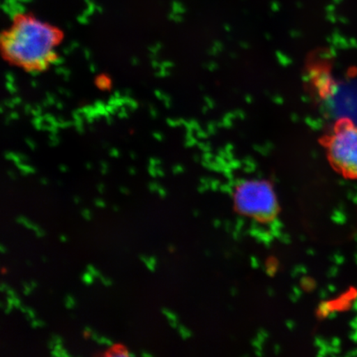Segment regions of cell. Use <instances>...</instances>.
I'll return each mask as SVG.
<instances>
[{
    "label": "cell",
    "instance_id": "6da1fadb",
    "mask_svg": "<svg viewBox=\"0 0 357 357\" xmlns=\"http://www.w3.org/2000/svg\"><path fill=\"white\" fill-rule=\"evenodd\" d=\"M60 38L61 33L54 26L19 13L2 39L8 59L33 70H43L49 62L55 61L54 47Z\"/></svg>",
    "mask_w": 357,
    "mask_h": 357
},
{
    "label": "cell",
    "instance_id": "7a4b0ae2",
    "mask_svg": "<svg viewBox=\"0 0 357 357\" xmlns=\"http://www.w3.org/2000/svg\"><path fill=\"white\" fill-rule=\"evenodd\" d=\"M319 144L334 172L347 180L357 181V123L354 120H335Z\"/></svg>",
    "mask_w": 357,
    "mask_h": 357
},
{
    "label": "cell",
    "instance_id": "3957f363",
    "mask_svg": "<svg viewBox=\"0 0 357 357\" xmlns=\"http://www.w3.org/2000/svg\"><path fill=\"white\" fill-rule=\"evenodd\" d=\"M235 211L259 223H271L278 218L280 204L273 184L266 178H245L234 186Z\"/></svg>",
    "mask_w": 357,
    "mask_h": 357
},
{
    "label": "cell",
    "instance_id": "277c9868",
    "mask_svg": "<svg viewBox=\"0 0 357 357\" xmlns=\"http://www.w3.org/2000/svg\"><path fill=\"white\" fill-rule=\"evenodd\" d=\"M93 276L91 272H89L88 271L86 272H84V273L82 275V281L84 284L86 285L91 284L93 282Z\"/></svg>",
    "mask_w": 357,
    "mask_h": 357
},
{
    "label": "cell",
    "instance_id": "5b68a950",
    "mask_svg": "<svg viewBox=\"0 0 357 357\" xmlns=\"http://www.w3.org/2000/svg\"><path fill=\"white\" fill-rule=\"evenodd\" d=\"M87 271L89 272H91V273L95 276V278H100L102 275L100 272L99 271H97L95 267H93L92 265H88L87 266Z\"/></svg>",
    "mask_w": 357,
    "mask_h": 357
},
{
    "label": "cell",
    "instance_id": "8992f818",
    "mask_svg": "<svg viewBox=\"0 0 357 357\" xmlns=\"http://www.w3.org/2000/svg\"><path fill=\"white\" fill-rule=\"evenodd\" d=\"M82 216L84 217V220L87 221L91 220V212L88 208H84L82 211Z\"/></svg>",
    "mask_w": 357,
    "mask_h": 357
},
{
    "label": "cell",
    "instance_id": "52a82bcc",
    "mask_svg": "<svg viewBox=\"0 0 357 357\" xmlns=\"http://www.w3.org/2000/svg\"><path fill=\"white\" fill-rule=\"evenodd\" d=\"M22 285H24V294H25V296H29V294L31 293H32V290L33 289L32 287H31L30 284L24 282V281H22Z\"/></svg>",
    "mask_w": 357,
    "mask_h": 357
},
{
    "label": "cell",
    "instance_id": "ba28073f",
    "mask_svg": "<svg viewBox=\"0 0 357 357\" xmlns=\"http://www.w3.org/2000/svg\"><path fill=\"white\" fill-rule=\"evenodd\" d=\"M128 352L127 351H117L113 352L111 354L112 356H118V357H127L128 356Z\"/></svg>",
    "mask_w": 357,
    "mask_h": 357
},
{
    "label": "cell",
    "instance_id": "9c48e42d",
    "mask_svg": "<svg viewBox=\"0 0 357 357\" xmlns=\"http://www.w3.org/2000/svg\"><path fill=\"white\" fill-rule=\"evenodd\" d=\"M52 339L55 342L56 344H62L63 343V339L61 337L58 336L56 334H52Z\"/></svg>",
    "mask_w": 357,
    "mask_h": 357
},
{
    "label": "cell",
    "instance_id": "30bf717a",
    "mask_svg": "<svg viewBox=\"0 0 357 357\" xmlns=\"http://www.w3.org/2000/svg\"><path fill=\"white\" fill-rule=\"evenodd\" d=\"M100 279L102 281V283L105 285V287H111L112 284H113V282H112V280L109 278H105L104 276L101 275Z\"/></svg>",
    "mask_w": 357,
    "mask_h": 357
},
{
    "label": "cell",
    "instance_id": "8fae6325",
    "mask_svg": "<svg viewBox=\"0 0 357 357\" xmlns=\"http://www.w3.org/2000/svg\"><path fill=\"white\" fill-rule=\"evenodd\" d=\"M99 86L102 88H106L109 86V82L108 79H106L105 78H100Z\"/></svg>",
    "mask_w": 357,
    "mask_h": 357
},
{
    "label": "cell",
    "instance_id": "7c38bea8",
    "mask_svg": "<svg viewBox=\"0 0 357 357\" xmlns=\"http://www.w3.org/2000/svg\"><path fill=\"white\" fill-rule=\"evenodd\" d=\"M95 204H96V206H97V207H100V208H105L106 207L105 203L104 202V201H102L100 199H96L95 200Z\"/></svg>",
    "mask_w": 357,
    "mask_h": 357
},
{
    "label": "cell",
    "instance_id": "4fadbf2b",
    "mask_svg": "<svg viewBox=\"0 0 357 357\" xmlns=\"http://www.w3.org/2000/svg\"><path fill=\"white\" fill-rule=\"evenodd\" d=\"M34 223L33 222H31L28 218H26L25 221L24 222V223H22V225H24L26 229H33V226Z\"/></svg>",
    "mask_w": 357,
    "mask_h": 357
},
{
    "label": "cell",
    "instance_id": "5bb4252c",
    "mask_svg": "<svg viewBox=\"0 0 357 357\" xmlns=\"http://www.w3.org/2000/svg\"><path fill=\"white\" fill-rule=\"evenodd\" d=\"M6 292H7V294H8V296H10V297H13V298L17 297L15 290L12 289L10 287H8L6 289Z\"/></svg>",
    "mask_w": 357,
    "mask_h": 357
},
{
    "label": "cell",
    "instance_id": "9a60e30c",
    "mask_svg": "<svg viewBox=\"0 0 357 357\" xmlns=\"http://www.w3.org/2000/svg\"><path fill=\"white\" fill-rule=\"evenodd\" d=\"M26 310H28V312H26V314H29V316L31 317V319H35L36 314H35L34 310L33 309H31L30 307H26Z\"/></svg>",
    "mask_w": 357,
    "mask_h": 357
},
{
    "label": "cell",
    "instance_id": "2e32d148",
    "mask_svg": "<svg viewBox=\"0 0 357 357\" xmlns=\"http://www.w3.org/2000/svg\"><path fill=\"white\" fill-rule=\"evenodd\" d=\"M160 187V186H159ZM158 185L156 184V183H150L149 184V190L151 192V193H153V192L159 188Z\"/></svg>",
    "mask_w": 357,
    "mask_h": 357
},
{
    "label": "cell",
    "instance_id": "e0dca14e",
    "mask_svg": "<svg viewBox=\"0 0 357 357\" xmlns=\"http://www.w3.org/2000/svg\"><path fill=\"white\" fill-rule=\"evenodd\" d=\"M145 264H146V267L149 268V269L151 271L153 272L155 271V266L149 260L146 261Z\"/></svg>",
    "mask_w": 357,
    "mask_h": 357
},
{
    "label": "cell",
    "instance_id": "ac0fdd59",
    "mask_svg": "<svg viewBox=\"0 0 357 357\" xmlns=\"http://www.w3.org/2000/svg\"><path fill=\"white\" fill-rule=\"evenodd\" d=\"M55 346H56V343L54 341L52 340V339L51 341H49L47 342V347H48L49 349H50V350L54 349Z\"/></svg>",
    "mask_w": 357,
    "mask_h": 357
},
{
    "label": "cell",
    "instance_id": "d6986e66",
    "mask_svg": "<svg viewBox=\"0 0 357 357\" xmlns=\"http://www.w3.org/2000/svg\"><path fill=\"white\" fill-rule=\"evenodd\" d=\"M45 235H46V231L42 230V229H40L39 231H36V236H38V238H43V236H44Z\"/></svg>",
    "mask_w": 357,
    "mask_h": 357
},
{
    "label": "cell",
    "instance_id": "ffe728a7",
    "mask_svg": "<svg viewBox=\"0 0 357 357\" xmlns=\"http://www.w3.org/2000/svg\"><path fill=\"white\" fill-rule=\"evenodd\" d=\"M65 301H66L65 306H66V309H69V310L73 309V307L75 306V305H73V303H70V301H66V300H65Z\"/></svg>",
    "mask_w": 357,
    "mask_h": 357
},
{
    "label": "cell",
    "instance_id": "44dd1931",
    "mask_svg": "<svg viewBox=\"0 0 357 357\" xmlns=\"http://www.w3.org/2000/svg\"><path fill=\"white\" fill-rule=\"evenodd\" d=\"M104 337V342H105V345L109 346V347H113L114 346L113 342L109 340V339H108V338H107L105 337Z\"/></svg>",
    "mask_w": 357,
    "mask_h": 357
},
{
    "label": "cell",
    "instance_id": "7402d4cb",
    "mask_svg": "<svg viewBox=\"0 0 357 357\" xmlns=\"http://www.w3.org/2000/svg\"><path fill=\"white\" fill-rule=\"evenodd\" d=\"M15 305L16 309H20V307L21 306V301L19 298H17V297L15 298V305Z\"/></svg>",
    "mask_w": 357,
    "mask_h": 357
},
{
    "label": "cell",
    "instance_id": "603a6c76",
    "mask_svg": "<svg viewBox=\"0 0 357 357\" xmlns=\"http://www.w3.org/2000/svg\"><path fill=\"white\" fill-rule=\"evenodd\" d=\"M66 300L70 301V303H73V305H75V301L73 296H70V294H67L66 296Z\"/></svg>",
    "mask_w": 357,
    "mask_h": 357
},
{
    "label": "cell",
    "instance_id": "cb8c5ba5",
    "mask_svg": "<svg viewBox=\"0 0 357 357\" xmlns=\"http://www.w3.org/2000/svg\"><path fill=\"white\" fill-rule=\"evenodd\" d=\"M26 218H25V217H24V216H20V217H17V218H16V222H17V223H20H20H21V225H22V223H24V222L25 221Z\"/></svg>",
    "mask_w": 357,
    "mask_h": 357
},
{
    "label": "cell",
    "instance_id": "d4e9b609",
    "mask_svg": "<svg viewBox=\"0 0 357 357\" xmlns=\"http://www.w3.org/2000/svg\"><path fill=\"white\" fill-rule=\"evenodd\" d=\"M52 356L60 357L61 356V351L53 349L51 352Z\"/></svg>",
    "mask_w": 357,
    "mask_h": 357
},
{
    "label": "cell",
    "instance_id": "484cf974",
    "mask_svg": "<svg viewBox=\"0 0 357 357\" xmlns=\"http://www.w3.org/2000/svg\"><path fill=\"white\" fill-rule=\"evenodd\" d=\"M13 305H8L7 307H6V310H4V312H6V314H10V312L13 310Z\"/></svg>",
    "mask_w": 357,
    "mask_h": 357
},
{
    "label": "cell",
    "instance_id": "4316f807",
    "mask_svg": "<svg viewBox=\"0 0 357 357\" xmlns=\"http://www.w3.org/2000/svg\"><path fill=\"white\" fill-rule=\"evenodd\" d=\"M31 327L36 328L38 327V320L33 319L31 321Z\"/></svg>",
    "mask_w": 357,
    "mask_h": 357
},
{
    "label": "cell",
    "instance_id": "83f0119b",
    "mask_svg": "<svg viewBox=\"0 0 357 357\" xmlns=\"http://www.w3.org/2000/svg\"><path fill=\"white\" fill-rule=\"evenodd\" d=\"M61 357H70V355L68 354V352H67V351L65 349H62L61 351Z\"/></svg>",
    "mask_w": 357,
    "mask_h": 357
},
{
    "label": "cell",
    "instance_id": "f1b7e54d",
    "mask_svg": "<svg viewBox=\"0 0 357 357\" xmlns=\"http://www.w3.org/2000/svg\"><path fill=\"white\" fill-rule=\"evenodd\" d=\"M91 337H92L93 340H95V341H97L98 339L100 338L99 335H98L97 333H96V332H93L91 333Z\"/></svg>",
    "mask_w": 357,
    "mask_h": 357
},
{
    "label": "cell",
    "instance_id": "f546056e",
    "mask_svg": "<svg viewBox=\"0 0 357 357\" xmlns=\"http://www.w3.org/2000/svg\"><path fill=\"white\" fill-rule=\"evenodd\" d=\"M104 188L105 186L102 184H100L99 185H98V190H99L100 194L104 193V192H102L104 191Z\"/></svg>",
    "mask_w": 357,
    "mask_h": 357
},
{
    "label": "cell",
    "instance_id": "4dcf8cb0",
    "mask_svg": "<svg viewBox=\"0 0 357 357\" xmlns=\"http://www.w3.org/2000/svg\"><path fill=\"white\" fill-rule=\"evenodd\" d=\"M120 191H121L124 195H129V190L127 188H124V187H121V188H120Z\"/></svg>",
    "mask_w": 357,
    "mask_h": 357
},
{
    "label": "cell",
    "instance_id": "1f68e13d",
    "mask_svg": "<svg viewBox=\"0 0 357 357\" xmlns=\"http://www.w3.org/2000/svg\"><path fill=\"white\" fill-rule=\"evenodd\" d=\"M59 238H60L61 242H62V243H66V242H67V240H68V239H67V238L65 235H61L59 236Z\"/></svg>",
    "mask_w": 357,
    "mask_h": 357
},
{
    "label": "cell",
    "instance_id": "d6a6232c",
    "mask_svg": "<svg viewBox=\"0 0 357 357\" xmlns=\"http://www.w3.org/2000/svg\"><path fill=\"white\" fill-rule=\"evenodd\" d=\"M8 288V284L6 283L1 284V288H0V291L3 292L4 289H7Z\"/></svg>",
    "mask_w": 357,
    "mask_h": 357
},
{
    "label": "cell",
    "instance_id": "836d02e7",
    "mask_svg": "<svg viewBox=\"0 0 357 357\" xmlns=\"http://www.w3.org/2000/svg\"><path fill=\"white\" fill-rule=\"evenodd\" d=\"M38 327H45L47 325L43 320H38Z\"/></svg>",
    "mask_w": 357,
    "mask_h": 357
},
{
    "label": "cell",
    "instance_id": "e575fe53",
    "mask_svg": "<svg viewBox=\"0 0 357 357\" xmlns=\"http://www.w3.org/2000/svg\"><path fill=\"white\" fill-rule=\"evenodd\" d=\"M139 258L141 259V261H144V263L149 260V258L146 257L145 255H140Z\"/></svg>",
    "mask_w": 357,
    "mask_h": 357
},
{
    "label": "cell",
    "instance_id": "d590c367",
    "mask_svg": "<svg viewBox=\"0 0 357 357\" xmlns=\"http://www.w3.org/2000/svg\"><path fill=\"white\" fill-rule=\"evenodd\" d=\"M84 332H86L89 334H91L93 333L92 329L91 328L88 327V326H86V327H84Z\"/></svg>",
    "mask_w": 357,
    "mask_h": 357
},
{
    "label": "cell",
    "instance_id": "8d00e7d4",
    "mask_svg": "<svg viewBox=\"0 0 357 357\" xmlns=\"http://www.w3.org/2000/svg\"><path fill=\"white\" fill-rule=\"evenodd\" d=\"M149 261L153 263V264L155 266H156V259L155 257H149Z\"/></svg>",
    "mask_w": 357,
    "mask_h": 357
},
{
    "label": "cell",
    "instance_id": "74e56055",
    "mask_svg": "<svg viewBox=\"0 0 357 357\" xmlns=\"http://www.w3.org/2000/svg\"><path fill=\"white\" fill-rule=\"evenodd\" d=\"M142 356H144V357H151V356H153L151 354H147V352L146 351H144V350L142 351Z\"/></svg>",
    "mask_w": 357,
    "mask_h": 357
},
{
    "label": "cell",
    "instance_id": "f35d334b",
    "mask_svg": "<svg viewBox=\"0 0 357 357\" xmlns=\"http://www.w3.org/2000/svg\"><path fill=\"white\" fill-rule=\"evenodd\" d=\"M30 285H31V287H32L33 289H35L36 287H38L37 282H36V281H34V280L31 281Z\"/></svg>",
    "mask_w": 357,
    "mask_h": 357
},
{
    "label": "cell",
    "instance_id": "ab89813d",
    "mask_svg": "<svg viewBox=\"0 0 357 357\" xmlns=\"http://www.w3.org/2000/svg\"><path fill=\"white\" fill-rule=\"evenodd\" d=\"M54 349L61 351L63 347H62V344H56Z\"/></svg>",
    "mask_w": 357,
    "mask_h": 357
},
{
    "label": "cell",
    "instance_id": "60d3db41",
    "mask_svg": "<svg viewBox=\"0 0 357 357\" xmlns=\"http://www.w3.org/2000/svg\"><path fill=\"white\" fill-rule=\"evenodd\" d=\"M20 310L22 312H24V314H26V312H28V310H26V307L21 305Z\"/></svg>",
    "mask_w": 357,
    "mask_h": 357
},
{
    "label": "cell",
    "instance_id": "b9f144b4",
    "mask_svg": "<svg viewBox=\"0 0 357 357\" xmlns=\"http://www.w3.org/2000/svg\"><path fill=\"white\" fill-rule=\"evenodd\" d=\"M74 202L77 204H79L80 202V198L79 197V196H74Z\"/></svg>",
    "mask_w": 357,
    "mask_h": 357
},
{
    "label": "cell",
    "instance_id": "7bdbcfd3",
    "mask_svg": "<svg viewBox=\"0 0 357 357\" xmlns=\"http://www.w3.org/2000/svg\"><path fill=\"white\" fill-rule=\"evenodd\" d=\"M158 192L160 196H162V197H164L165 195H166V193H165V191L162 188H160V187L158 188Z\"/></svg>",
    "mask_w": 357,
    "mask_h": 357
},
{
    "label": "cell",
    "instance_id": "ee69618b",
    "mask_svg": "<svg viewBox=\"0 0 357 357\" xmlns=\"http://www.w3.org/2000/svg\"><path fill=\"white\" fill-rule=\"evenodd\" d=\"M33 229V230L35 231V233H36V231H39V230H40V229H40V227H39L37 225H33V229Z\"/></svg>",
    "mask_w": 357,
    "mask_h": 357
},
{
    "label": "cell",
    "instance_id": "f6af8a7d",
    "mask_svg": "<svg viewBox=\"0 0 357 357\" xmlns=\"http://www.w3.org/2000/svg\"><path fill=\"white\" fill-rule=\"evenodd\" d=\"M41 183H42V184H43L45 185L48 184V181H47V178H41Z\"/></svg>",
    "mask_w": 357,
    "mask_h": 357
},
{
    "label": "cell",
    "instance_id": "bcb514c9",
    "mask_svg": "<svg viewBox=\"0 0 357 357\" xmlns=\"http://www.w3.org/2000/svg\"><path fill=\"white\" fill-rule=\"evenodd\" d=\"M0 252H1V253L6 252V249L4 248L3 245H0Z\"/></svg>",
    "mask_w": 357,
    "mask_h": 357
},
{
    "label": "cell",
    "instance_id": "7dc6e473",
    "mask_svg": "<svg viewBox=\"0 0 357 357\" xmlns=\"http://www.w3.org/2000/svg\"><path fill=\"white\" fill-rule=\"evenodd\" d=\"M113 209H114V211L115 212H119V208L117 206V205H114Z\"/></svg>",
    "mask_w": 357,
    "mask_h": 357
},
{
    "label": "cell",
    "instance_id": "c3c4849f",
    "mask_svg": "<svg viewBox=\"0 0 357 357\" xmlns=\"http://www.w3.org/2000/svg\"><path fill=\"white\" fill-rule=\"evenodd\" d=\"M8 175H10L11 176V178H13V180H15V174H13L12 172H8Z\"/></svg>",
    "mask_w": 357,
    "mask_h": 357
},
{
    "label": "cell",
    "instance_id": "681fc988",
    "mask_svg": "<svg viewBox=\"0 0 357 357\" xmlns=\"http://www.w3.org/2000/svg\"><path fill=\"white\" fill-rule=\"evenodd\" d=\"M129 172H130L131 175H134V174H135V169L130 168L129 169Z\"/></svg>",
    "mask_w": 357,
    "mask_h": 357
},
{
    "label": "cell",
    "instance_id": "f907efd6",
    "mask_svg": "<svg viewBox=\"0 0 357 357\" xmlns=\"http://www.w3.org/2000/svg\"><path fill=\"white\" fill-rule=\"evenodd\" d=\"M25 319L28 321H31V320H33L32 319H31V317L29 316V314L28 315H25Z\"/></svg>",
    "mask_w": 357,
    "mask_h": 357
},
{
    "label": "cell",
    "instance_id": "816d5d0a",
    "mask_svg": "<svg viewBox=\"0 0 357 357\" xmlns=\"http://www.w3.org/2000/svg\"><path fill=\"white\" fill-rule=\"evenodd\" d=\"M42 260H43V262H47V259L46 257H42Z\"/></svg>",
    "mask_w": 357,
    "mask_h": 357
},
{
    "label": "cell",
    "instance_id": "f5cc1de1",
    "mask_svg": "<svg viewBox=\"0 0 357 357\" xmlns=\"http://www.w3.org/2000/svg\"><path fill=\"white\" fill-rule=\"evenodd\" d=\"M26 264L28 265L29 266H32V263H31L29 261H26Z\"/></svg>",
    "mask_w": 357,
    "mask_h": 357
},
{
    "label": "cell",
    "instance_id": "db71d44e",
    "mask_svg": "<svg viewBox=\"0 0 357 357\" xmlns=\"http://www.w3.org/2000/svg\"><path fill=\"white\" fill-rule=\"evenodd\" d=\"M60 168H61V171H62V172H66V169H66V167H61Z\"/></svg>",
    "mask_w": 357,
    "mask_h": 357
},
{
    "label": "cell",
    "instance_id": "11a10c76",
    "mask_svg": "<svg viewBox=\"0 0 357 357\" xmlns=\"http://www.w3.org/2000/svg\"><path fill=\"white\" fill-rule=\"evenodd\" d=\"M128 356L134 357V356H135V354H128Z\"/></svg>",
    "mask_w": 357,
    "mask_h": 357
},
{
    "label": "cell",
    "instance_id": "9f6ffc18",
    "mask_svg": "<svg viewBox=\"0 0 357 357\" xmlns=\"http://www.w3.org/2000/svg\"><path fill=\"white\" fill-rule=\"evenodd\" d=\"M0 305H1L2 309H4V305H3V303H0Z\"/></svg>",
    "mask_w": 357,
    "mask_h": 357
},
{
    "label": "cell",
    "instance_id": "6f0895ef",
    "mask_svg": "<svg viewBox=\"0 0 357 357\" xmlns=\"http://www.w3.org/2000/svg\"><path fill=\"white\" fill-rule=\"evenodd\" d=\"M70 317H71V318L74 319V317H75V316H74V315H73V314H71V315H70Z\"/></svg>",
    "mask_w": 357,
    "mask_h": 357
}]
</instances>
